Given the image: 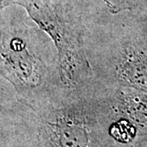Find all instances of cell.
<instances>
[{"label": "cell", "instance_id": "1", "mask_svg": "<svg viewBox=\"0 0 147 147\" xmlns=\"http://www.w3.org/2000/svg\"><path fill=\"white\" fill-rule=\"evenodd\" d=\"M0 17V74L23 105L35 109L61 102L67 95L52 38L25 8L10 6Z\"/></svg>", "mask_w": 147, "mask_h": 147}, {"label": "cell", "instance_id": "7", "mask_svg": "<svg viewBox=\"0 0 147 147\" xmlns=\"http://www.w3.org/2000/svg\"><path fill=\"white\" fill-rule=\"evenodd\" d=\"M130 147H147V135L138 137Z\"/></svg>", "mask_w": 147, "mask_h": 147}, {"label": "cell", "instance_id": "5", "mask_svg": "<svg viewBox=\"0 0 147 147\" xmlns=\"http://www.w3.org/2000/svg\"><path fill=\"white\" fill-rule=\"evenodd\" d=\"M109 134L113 141L121 147H130L141 137L137 127L127 118L117 114L114 108L109 126Z\"/></svg>", "mask_w": 147, "mask_h": 147}, {"label": "cell", "instance_id": "4", "mask_svg": "<svg viewBox=\"0 0 147 147\" xmlns=\"http://www.w3.org/2000/svg\"><path fill=\"white\" fill-rule=\"evenodd\" d=\"M15 5L46 32L57 47L61 83L68 93H81L96 83L88 60L89 27L108 11L102 0H18Z\"/></svg>", "mask_w": 147, "mask_h": 147}, {"label": "cell", "instance_id": "2", "mask_svg": "<svg viewBox=\"0 0 147 147\" xmlns=\"http://www.w3.org/2000/svg\"><path fill=\"white\" fill-rule=\"evenodd\" d=\"M85 47L96 84L147 92V16L108 11L89 27Z\"/></svg>", "mask_w": 147, "mask_h": 147}, {"label": "cell", "instance_id": "3", "mask_svg": "<svg viewBox=\"0 0 147 147\" xmlns=\"http://www.w3.org/2000/svg\"><path fill=\"white\" fill-rule=\"evenodd\" d=\"M14 102L40 147H121L109 134L113 108L105 87L69 93L61 102L35 109L16 97Z\"/></svg>", "mask_w": 147, "mask_h": 147}, {"label": "cell", "instance_id": "6", "mask_svg": "<svg viewBox=\"0 0 147 147\" xmlns=\"http://www.w3.org/2000/svg\"><path fill=\"white\" fill-rule=\"evenodd\" d=\"M111 14L147 8V0H102Z\"/></svg>", "mask_w": 147, "mask_h": 147}]
</instances>
